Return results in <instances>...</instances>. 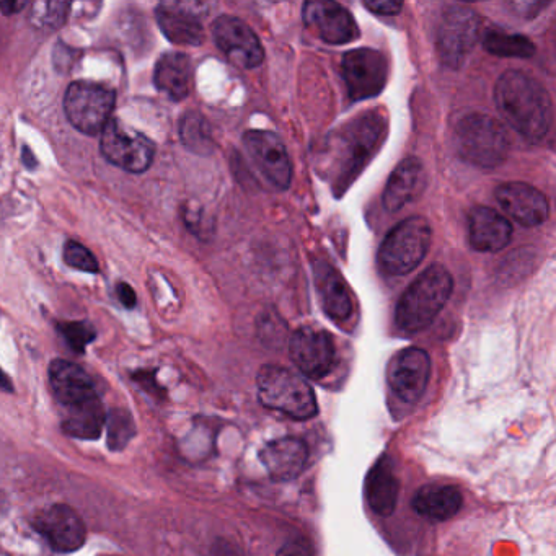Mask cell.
Wrapping results in <instances>:
<instances>
[{
  "label": "cell",
  "instance_id": "8d00e7d4",
  "mask_svg": "<svg viewBox=\"0 0 556 556\" xmlns=\"http://www.w3.org/2000/svg\"><path fill=\"white\" fill-rule=\"evenodd\" d=\"M27 2H0V10L4 15L17 14L18 10L25 9Z\"/></svg>",
  "mask_w": 556,
  "mask_h": 556
},
{
  "label": "cell",
  "instance_id": "277c9868",
  "mask_svg": "<svg viewBox=\"0 0 556 556\" xmlns=\"http://www.w3.org/2000/svg\"><path fill=\"white\" fill-rule=\"evenodd\" d=\"M256 390L261 405L281 411L292 420L307 421L318 415L314 389L291 369L266 364L256 376Z\"/></svg>",
  "mask_w": 556,
  "mask_h": 556
},
{
  "label": "cell",
  "instance_id": "3957f363",
  "mask_svg": "<svg viewBox=\"0 0 556 556\" xmlns=\"http://www.w3.org/2000/svg\"><path fill=\"white\" fill-rule=\"evenodd\" d=\"M452 276L441 265L429 266L403 292L395 310V322L405 333H420L434 322L452 294Z\"/></svg>",
  "mask_w": 556,
  "mask_h": 556
},
{
  "label": "cell",
  "instance_id": "7402d4cb",
  "mask_svg": "<svg viewBox=\"0 0 556 556\" xmlns=\"http://www.w3.org/2000/svg\"><path fill=\"white\" fill-rule=\"evenodd\" d=\"M160 30L168 41L181 46H199L204 40L203 23L183 5L162 4L155 10Z\"/></svg>",
  "mask_w": 556,
  "mask_h": 556
},
{
  "label": "cell",
  "instance_id": "d6986e66",
  "mask_svg": "<svg viewBox=\"0 0 556 556\" xmlns=\"http://www.w3.org/2000/svg\"><path fill=\"white\" fill-rule=\"evenodd\" d=\"M260 460L273 480H294L304 472L309 460V447L297 437H281L261 449Z\"/></svg>",
  "mask_w": 556,
  "mask_h": 556
},
{
  "label": "cell",
  "instance_id": "d6a6232c",
  "mask_svg": "<svg viewBox=\"0 0 556 556\" xmlns=\"http://www.w3.org/2000/svg\"><path fill=\"white\" fill-rule=\"evenodd\" d=\"M69 5L64 2H46V4L33 5V22L41 28H59L66 22Z\"/></svg>",
  "mask_w": 556,
  "mask_h": 556
},
{
  "label": "cell",
  "instance_id": "44dd1931",
  "mask_svg": "<svg viewBox=\"0 0 556 556\" xmlns=\"http://www.w3.org/2000/svg\"><path fill=\"white\" fill-rule=\"evenodd\" d=\"M315 281L325 314L333 322H346L353 315L354 302L343 276L328 265L327 261H317Z\"/></svg>",
  "mask_w": 556,
  "mask_h": 556
},
{
  "label": "cell",
  "instance_id": "484cf974",
  "mask_svg": "<svg viewBox=\"0 0 556 556\" xmlns=\"http://www.w3.org/2000/svg\"><path fill=\"white\" fill-rule=\"evenodd\" d=\"M155 87L168 97L181 102L190 95L191 61L186 54L167 53L157 61L154 72Z\"/></svg>",
  "mask_w": 556,
  "mask_h": 556
},
{
  "label": "cell",
  "instance_id": "d4e9b609",
  "mask_svg": "<svg viewBox=\"0 0 556 556\" xmlns=\"http://www.w3.org/2000/svg\"><path fill=\"white\" fill-rule=\"evenodd\" d=\"M464 496L451 485H426L416 493L411 506L420 516L431 521H449L462 509Z\"/></svg>",
  "mask_w": 556,
  "mask_h": 556
},
{
  "label": "cell",
  "instance_id": "ffe728a7",
  "mask_svg": "<svg viewBox=\"0 0 556 556\" xmlns=\"http://www.w3.org/2000/svg\"><path fill=\"white\" fill-rule=\"evenodd\" d=\"M470 245L477 252H499L508 247L512 239L511 222L495 209L475 208L468 217Z\"/></svg>",
  "mask_w": 556,
  "mask_h": 556
},
{
  "label": "cell",
  "instance_id": "7a4b0ae2",
  "mask_svg": "<svg viewBox=\"0 0 556 556\" xmlns=\"http://www.w3.org/2000/svg\"><path fill=\"white\" fill-rule=\"evenodd\" d=\"M387 133V120L385 116L376 111L358 116L353 123L346 126L345 131L336 137V159L333 168L336 175L333 177V186L336 193L343 191L353 183L354 178L362 172L367 162L376 154L380 142L384 141ZM333 170V172H335Z\"/></svg>",
  "mask_w": 556,
  "mask_h": 556
},
{
  "label": "cell",
  "instance_id": "f546056e",
  "mask_svg": "<svg viewBox=\"0 0 556 556\" xmlns=\"http://www.w3.org/2000/svg\"><path fill=\"white\" fill-rule=\"evenodd\" d=\"M105 426L108 447L113 452L123 451L136 434L133 416L126 410H111L106 415Z\"/></svg>",
  "mask_w": 556,
  "mask_h": 556
},
{
  "label": "cell",
  "instance_id": "836d02e7",
  "mask_svg": "<svg viewBox=\"0 0 556 556\" xmlns=\"http://www.w3.org/2000/svg\"><path fill=\"white\" fill-rule=\"evenodd\" d=\"M276 556H317V552L310 540L296 539L284 543Z\"/></svg>",
  "mask_w": 556,
  "mask_h": 556
},
{
  "label": "cell",
  "instance_id": "2e32d148",
  "mask_svg": "<svg viewBox=\"0 0 556 556\" xmlns=\"http://www.w3.org/2000/svg\"><path fill=\"white\" fill-rule=\"evenodd\" d=\"M302 17L305 25L330 45H346L359 38L358 23L351 12L333 0H310Z\"/></svg>",
  "mask_w": 556,
  "mask_h": 556
},
{
  "label": "cell",
  "instance_id": "e575fe53",
  "mask_svg": "<svg viewBox=\"0 0 556 556\" xmlns=\"http://www.w3.org/2000/svg\"><path fill=\"white\" fill-rule=\"evenodd\" d=\"M364 7L371 12H376V14L395 15L403 9V4L402 2H395V0H374V2L366 0Z\"/></svg>",
  "mask_w": 556,
  "mask_h": 556
},
{
  "label": "cell",
  "instance_id": "74e56055",
  "mask_svg": "<svg viewBox=\"0 0 556 556\" xmlns=\"http://www.w3.org/2000/svg\"><path fill=\"white\" fill-rule=\"evenodd\" d=\"M0 390H2V392H14V385H12V380H10V377L7 376V374H5L2 369H0Z\"/></svg>",
  "mask_w": 556,
  "mask_h": 556
},
{
  "label": "cell",
  "instance_id": "f1b7e54d",
  "mask_svg": "<svg viewBox=\"0 0 556 556\" xmlns=\"http://www.w3.org/2000/svg\"><path fill=\"white\" fill-rule=\"evenodd\" d=\"M181 141L191 152L199 155H209L214 151V139L211 128L204 116L199 113H186L181 120Z\"/></svg>",
  "mask_w": 556,
  "mask_h": 556
},
{
  "label": "cell",
  "instance_id": "5bb4252c",
  "mask_svg": "<svg viewBox=\"0 0 556 556\" xmlns=\"http://www.w3.org/2000/svg\"><path fill=\"white\" fill-rule=\"evenodd\" d=\"M243 144L256 167L278 190H287L292 180V164L286 146L271 131H248Z\"/></svg>",
  "mask_w": 556,
  "mask_h": 556
},
{
  "label": "cell",
  "instance_id": "4fadbf2b",
  "mask_svg": "<svg viewBox=\"0 0 556 556\" xmlns=\"http://www.w3.org/2000/svg\"><path fill=\"white\" fill-rule=\"evenodd\" d=\"M212 36L217 48L226 54L235 66L253 69L265 59V51L255 31L240 18L222 15L212 23Z\"/></svg>",
  "mask_w": 556,
  "mask_h": 556
},
{
  "label": "cell",
  "instance_id": "ac0fdd59",
  "mask_svg": "<svg viewBox=\"0 0 556 556\" xmlns=\"http://www.w3.org/2000/svg\"><path fill=\"white\" fill-rule=\"evenodd\" d=\"M496 199L501 208L521 226L535 227L547 221V198L534 186L526 183H506L496 190Z\"/></svg>",
  "mask_w": 556,
  "mask_h": 556
},
{
  "label": "cell",
  "instance_id": "5b68a950",
  "mask_svg": "<svg viewBox=\"0 0 556 556\" xmlns=\"http://www.w3.org/2000/svg\"><path fill=\"white\" fill-rule=\"evenodd\" d=\"M459 154L470 164L495 168L503 164L509 152V137L503 124L481 113L467 115L455 128Z\"/></svg>",
  "mask_w": 556,
  "mask_h": 556
},
{
  "label": "cell",
  "instance_id": "ba28073f",
  "mask_svg": "<svg viewBox=\"0 0 556 556\" xmlns=\"http://www.w3.org/2000/svg\"><path fill=\"white\" fill-rule=\"evenodd\" d=\"M100 149L111 165L124 172L144 173L154 162L155 147L151 139L118 120L106 123Z\"/></svg>",
  "mask_w": 556,
  "mask_h": 556
},
{
  "label": "cell",
  "instance_id": "7c38bea8",
  "mask_svg": "<svg viewBox=\"0 0 556 556\" xmlns=\"http://www.w3.org/2000/svg\"><path fill=\"white\" fill-rule=\"evenodd\" d=\"M31 524L54 552H77L87 540V527L82 517L66 504H53L43 509Z\"/></svg>",
  "mask_w": 556,
  "mask_h": 556
},
{
  "label": "cell",
  "instance_id": "cb8c5ba5",
  "mask_svg": "<svg viewBox=\"0 0 556 556\" xmlns=\"http://www.w3.org/2000/svg\"><path fill=\"white\" fill-rule=\"evenodd\" d=\"M400 483L393 472L392 460L382 457L367 475L366 498L377 516L389 517L397 508Z\"/></svg>",
  "mask_w": 556,
  "mask_h": 556
},
{
  "label": "cell",
  "instance_id": "52a82bcc",
  "mask_svg": "<svg viewBox=\"0 0 556 556\" xmlns=\"http://www.w3.org/2000/svg\"><path fill=\"white\" fill-rule=\"evenodd\" d=\"M116 95L105 85L89 80L72 82L64 97V111L69 123L80 133L102 134L115 110Z\"/></svg>",
  "mask_w": 556,
  "mask_h": 556
},
{
  "label": "cell",
  "instance_id": "f35d334b",
  "mask_svg": "<svg viewBox=\"0 0 556 556\" xmlns=\"http://www.w3.org/2000/svg\"><path fill=\"white\" fill-rule=\"evenodd\" d=\"M23 155H25V157H28V155H30V157H33V155H31V152L28 151L27 147L23 149ZM23 160H25V164H27L28 167L30 168L36 167V164H33V162H31V159H23Z\"/></svg>",
  "mask_w": 556,
  "mask_h": 556
},
{
  "label": "cell",
  "instance_id": "1f68e13d",
  "mask_svg": "<svg viewBox=\"0 0 556 556\" xmlns=\"http://www.w3.org/2000/svg\"><path fill=\"white\" fill-rule=\"evenodd\" d=\"M64 261L67 266H71L74 270L84 271V273L95 274L100 270L98 261L90 253L89 248H85L76 240H67L64 245Z\"/></svg>",
  "mask_w": 556,
  "mask_h": 556
},
{
  "label": "cell",
  "instance_id": "603a6c76",
  "mask_svg": "<svg viewBox=\"0 0 556 556\" xmlns=\"http://www.w3.org/2000/svg\"><path fill=\"white\" fill-rule=\"evenodd\" d=\"M424 188V168L421 160L408 157L390 175L384 191L387 211L397 212L420 195Z\"/></svg>",
  "mask_w": 556,
  "mask_h": 556
},
{
  "label": "cell",
  "instance_id": "9c48e42d",
  "mask_svg": "<svg viewBox=\"0 0 556 556\" xmlns=\"http://www.w3.org/2000/svg\"><path fill=\"white\" fill-rule=\"evenodd\" d=\"M341 72L353 102L369 100L385 89L389 64L387 58L376 49H353L343 56Z\"/></svg>",
  "mask_w": 556,
  "mask_h": 556
},
{
  "label": "cell",
  "instance_id": "9a60e30c",
  "mask_svg": "<svg viewBox=\"0 0 556 556\" xmlns=\"http://www.w3.org/2000/svg\"><path fill=\"white\" fill-rule=\"evenodd\" d=\"M49 384L64 413L82 410L85 406L102 402L92 377L82 367L66 359L51 362Z\"/></svg>",
  "mask_w": 556,
  "mask_h": 556
},
{
  "label": "cell",
  "instance_id": "e0dca14e",
  "mask_svg": "<svg viewBox=\"0 0 556 556\" xmlns=\"http://www.w3.org/2000/svg\"><path fill=\"white\" fill-rule=\"evenodd\" d=\"M390 389L402 402H420L428 389L431 359L421 348H406L393 358L389 367Z\"/></svg>",
  "mask_w": 556,
  "mask_h": 556
},
{
  "label": "cell",
  "instance_id": "6da1fadb",
  "mask_svg": "<svg viewBox=\"0 0 556 556\" xmlns=\"http://www.w3.org/2000/svg\"><path fill=\"white\" fill-rule=\"evenodd\" d=\"M499 113L527 141L539 142L552 126V98L539 80L521 71L504 72L495 87Z\"/></svg>",
  "mask_w": 556,
  "mask_h": 556
},
{
  "label": "cell",
  "instance_id": "d590c367",
  "mask_svg": "<svg viewBox=\"0 0 556 556\" xmlns=\"http://www.w3.org/2000/svg\"><path fill=\"white\" fill-rule=\"evenodd\" d=\"M116 292H118L121 304L126 309H133L134 305H136V292H134L133 287L129 286V284L121 283L116 287Z\"/></svg>",
  "mask_w": 556,
  "mask_h": 556
},
{
  "label": "cell",
  "instance_id": "4dcf8cb0",
  "mask_svg": "<svg viewBox=\"0 0 556 556\" xmlns=\"http://www.w3.org/2000/svg\"><path fill=\"white\" fill-rule=\"evenodd\" d=\"M59 333L66 340L67 345L76 353H84L87 345L95 340V328L89 322H67L59 323Z\"/></svg>",
  "mask_w": 556,
  "mask_h": 556
},
{
  "label": "cell",
  "instance_id": "8fae6325",
  "mask_svg": "<svg viewBox=\"0 0 556 556\" xmlns=\"http://www.w3.org/2000/svg\"><path fill=\"white\" fill-rule=\"evenodd\" d=\"M291 359L302 376L320 380L327 377L336 364L335 340L328 331L302 327L289 343Z\"/></svg>",
  "mask_w": 556,
  "mask_h": 556
},
{
  "label": "cell",
  "instance_id": "83f0119b",
  "mask_svg": "<svg viewBox=\"0 0 556 556\" xmlns=\"http://www.w3.org/2000/svg\"><path fill=\"white\" fill-rule=\"evenodd\" d=\"M483 46L488 53L499 58L527 59L535 53L534 43L527 36L509 35L503 31H488Z\"/></svg>",
  "mask_w": 556,
  "mask_h": 556
},
{
  "label": "cell",
  "instance_id": "30bf717a",
  "mask_svg": "<svg viewBox=\"0 0 556 556\" xmlns=\"http://www.w3.org/2000/svg\"><path fill=\"white\" fill-rule=\"evenodd\" d=\"M480 18L465 5H451L442 15L437 31V49L442 62L457 67L477 45Z\"/></svg>",
  "mask_w": 556,
  "mask_h": 556
},
{
  "label": "cell",
  "instance_id": "4316f807",
  "mask_svg": "<svg viewBox=\"0 0 556 556\" xmlns=\"http://www.w3.org/2000/svg\"><path fill=\"white\" fill-rule=\"evenodd\" d=\"M106 411L102 402L85 406L82 410L64 413L62 416V431L67 436L85 441H95L102 436L105 428Z\"/></svg>",
  "mask_w": 556,
  "mask_h": 556
},
{
  "label": "cell",
  "instance_id": "8992f818",
  "mask_svg": "<svg viewBox=\"0 0 556 556\" xmlns=\"http://www.w3.org/2000/svg\"><path fill=\"white\" fill-rule=\"evenodd\" d=\"M431 227L424 217H408L390 230L380 245L379 266L389 276H405L420 265L431 245Z\"/></svg>",
  "mask_w": 556,
  "mask_h": 556
}]
</instances>
